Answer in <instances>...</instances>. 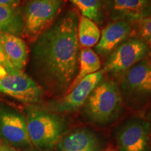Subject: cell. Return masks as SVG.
Segmentation results:
<instances>
[{"mask_svg":"<svg viewBox=\"0 0 151 151\" xmlns=\"http://www.w3.org/2000/svg\"><path fill=\"white\" fill-rule=\"evenodd\" d=\"M79 16L67 10L36 38L30 52V70L37 83L51 93H67L78 70Z\"/></svg>","mask_w":151,"mask_h":151,"instance_id":"6da1fadb","label":"cell"},{"mask_svg":"<svg viewBox=\"0 0 151 151\" xmlns=\"http://www.w3.org/2000/svg\"><path fill=\"white\" fill-rule=\"evenodd\" d=\"M25 113L29 140L40 150H53L69 130L68 121L59 113L34 105Z\"/></svg>","mask_w":151,"mask_h":151,"instance_id":"7a4b0ae2","label":"cell"},{"mask_svg":"<svg viewBox=\"0 0 151 151\" xmlns=\"http://www.w3.org/2000/svg\"><path fill=\"white\" fill-rule=\"evenodd\" d=\"M123 103L118 85L103 78L83 106V116L92 124L108 125L121 116Z\"/></svg>","mask_w":151,"mask_h":151,"instance_id":"3957f363","label":"cell"},{"mask_svg":"<svg viewBox=\"0 0 151 151\" xmlns=\"http://www.w3.org/2000/svg\"><path fill=\"white\" fill-rule=\"evenodd\" d=\"M119 90L122 101L132 108L142 106L151 99V61L147 58L126 71Z\"/></svg>","mask_w":151,"mask_h":151,"instance_id":"277c9868","label":"cell"},{"mask_svg":"<svg viewBox=\"0 0 151 151\" xmlns=\"http://www.w3.org/2000/svg\"><path fill=\"white\" fill-rule=\"evenodd\" d=\"M63 4L64 0H28L21 9L23 35L36 39L56 18Z\"/></svg>","mask_w":151,"mask_h":151,"instance_id":"5b68a950","label":"cell"},{"mask_svg":"<svg viewBox=\"0 0 151 151\" xmlns=\"http://www.w3.org/2000/svg\"><path fill=\"white\" fill-rule=\"evenodd\" d=\"M150 52V46L139 37L128 38L107 57L102 71L111 75L122 74L132 67L146 59Z\"/></svg>","mask_w":151,"mask_h":151,"instance_id":"8992f818","label":"cell"},{"mask_svg":"<svg viewBox=\"0 0 151 151\" xmlns=\"http://www.w3.org/2000/svg\"><path fill=\"white\" fill-rule=\"evenodd\" d=\"M0 93L22 102L34 104L41 101L43 90L23 71L15 69L6 71L0 76Z\"/></svg>","mask_w":151,"mask_h":151,"instance_id":"52a82bcc","label":"cell"},{"mask_svg":"<svg viewBox=\"0 0 151 151\" xmlns=\"http://www.w3.org/2000/svg\"><path fill=\"white\" fill-rule=\"evenodd\" d=\"M0 139L14 148L27 149L32 145L25 116L16 109L1 102Z\"/></svg>","mask_w":151,"mask_h":151,"instance_id":"ba28073f","label":"cell"},{"mask_svg":"<svg viewBox=\"0 0 151 151\" xmlns=\"http://www.w3.org/2000/svg\"><path fill=\"white\" fill-rule=\"evenodd\" d=\"M118 151H150V126L140 117L127 119L116 135Z\"/></svg>","mask_w":151,"mask_h":151,"instance_id":"9c48e42d","label":"cell"},{"mask_svg":"<svg viewBox=\"0 0 151 151\" xmlns=\"http://www.w3.org/2000/svg\"><path fill=\"white\" fill-rule=\"evenodd\" d=\"M104 73L101 69L87 76L71 92L49 104V110L60 114L73 113L81 108L92 90L104 78Z\"/></svg>","mask_w":151,"mask_h":151,"instance_id":"30bf717a","label":"cell"},{"mask_svg":"<svg viewBox=\"0 0 151 151\" xmlns=\"http://www.w3.org/2000/svg\"><path fill=\"white\" fill-rule=\"evenodd\" d=\"M104 10L114 21L137 22L148 18L149 0H103Z\"/></svg>","mask_w":151,"mask_h":151,"instance_id":"8fae6325","label":"cell"},{"mask_svg":"<svg viewBox=\"0 0 151 151\" xmlns=\"http://www.w3.org/2000/svg\"><path fill=\"white\" fill-rule=\"evenodd\" d=\"M103 141L95 132L86 128L73 130L57 145V151H103Z\"/></svg>","mask_w":151,"mask_h":151,"instance_id":"7c38bea8","label":"cell"},{"mask_svg":"<svg viewBox=\"0 0 151 151\" xmlns=\"http://www.w3.org/2000/svg\"><path fill=\"white\" fill-rule=\"evenodd\" d=\"M132 33L131 24L124 21H113L101 32L99 41L94 46V52L99 56L108 57Z\"/></svg>","mask_w":151,"mask_h":151,"instance_id":"4fadbf2b","label":"cell"},{"mask_svg":"<svg viewBox=\"0 0 151 151\" xmlns=\"http://www.w3.org/2000/svg\"><path fill=\"white\" fill-rule=\"evenodd\" d=\"M0 43L13 67L18 70H23L28 61L26 43L18 36L0 33Z\"/></svg>","mask_w":151,"mask_h":151,"instance_id":"5bb4252c","label":"cell"},{"mask_svg":"<svg viewBox=\"0 0 151 151\" xmlns=\"http://www.w3.org/2000/svg\"><path fill=\"white\" fill-rule=\"evenodd\" d=\"M101 63L99 56L94 52V50L90 48H83L79 55L78 73L68 89L67 93L71 92L85 77L97 72L101 70Z\"/></svg>","mask_w":151,"mask_h":151,"instance_id":"9a60e30c","label":"cell"},{"mask_svg":"<svg viewBox=\"0 0 151 151\" xmlns=\"http://www.w3.org/2000/svg\"><path fill=\"white\" fill-rule=\"evenodd\" d=\"M0 33L18 37L23 35V20L21 9L18 6L0 5Z\"/></svg>","mask_w":151,"mask_h":151,"instance_id":"2e32d148","label":"cell"},{"mask_svg":"<svg viewBox=\"0 0 151 151\" xmlns=\"http://www.w3.org/2000/svg\"><path fill=\"white\" fill-rule=\"evenodd\" d=\"M78 40L83 48H91L99 41L101 31L97 24L83 16H79L78 24Z\"/></svg>","mask_w":151,"mask_h":151,"instance_id":"e0dca14e","label":"cell"},{"mask_svg":"<svg viewBox=\"0 0 151 151\" xmlns=\"http://www.w3.org/2000/svg\"><path fill=\"white\" fill-rule=\"evenodd\" d=\"M80 11L81 16L90 19L97 24L103 21V0H67Z\"/></svg>","mask_w":151,"mask_h":151,"instance_id":"ac0fdd59","label":"cell"},{"mask_svg":"<svg viewBox=\"0 0 151 151\" xmlns=\"http://www.w3.org/2000/svg\"><path fill=\"white\" fill-rule=\"evenodd\" d=\"M137 32L139 38L151 42V18H145L137 22Z\"/></svg>","mask_w":151,"mask_h":151,"instance_id":"d6986e66","label":"cell"},{"mask_svg":"<svg viewBox=\"0 0 151 151\" xmlns=\"http://www.w3.org/2000/svg\"><path fill=\"white\" fill-rule=\"evenodd\" d=\"M0 68L4 69L6 71H11L16 69L13 67V65L9 61L1 43H0Z\"/></svg>","mask_w":151,"mask_h":151,"instance_id":"ffe728a7","label":"cell"},{"mask_svg":"<svg viewBox=\"0 0 151 151\" xmlns=\"http://www.w3.org/2000/svg\"><path fill=\"white\" fill-rule=\"evenodd\" d=\"M19 0H0V5L18 6Z\"/></svg>","mask_w":151,"mask_h":151,"instance_id":"44dd1931","label":"cell"},{"mask_svg":"<svg viewBox=\"0 0 151 151\" xmlns=\"http://www.w3.org/2000/svg\"><path fill=\"white\" fill-rule=\"evenodd\" d=\"M0 151H18L16 148L14 147L9 146V145L5 144L4 146L2 147V148L0 150Z\"/></svg>","mask_w":151,"mask_h":151,"instance_id":"7402d4cb","label":"cell"},{"mask_svg":"<svg viewBox=\"0 0 151 151\" xmlns=\"http://www.w3.org/2000/svg\"><path fill=\"white\" fill-rule=\"evenodd\" d=\"M24 151H41V150H39V149H37V148H32V147H30V148L24 149Z\"/></svg>","mask_w":151,"mask_h":151,"instance_id":"603a6c76","label":"cell"},{"mask_svg":"<svg viewBox=\"0 0 151 151\" xmlns=\"http://www.w3.org/2000/svg\"><path fill=\"white\" fill-rule=\"evenodd\" d=\"M148 121L149 123H150V146H151V112L150 113L148 116Z\"/></svg>","mask_w":151,"mask_h":151,"instance_id":"cb8c5ba5","label":"cell"},{"mask_svg":"<svg viewBox=\"0 0 151 151\" xmlns=\"http://www.w3.org/2000/svg\"><path fill=\"white\" fill-rule=\"evenodd\" d=\"M6 144V143L4 142V141L1 140V139H0V150H1V148H2V147L4 146V145Z\"/></svg>","mask_w":151,"mask_h":151,"instance_id":"d4e9b609","label":"cell"}]
</instances>
